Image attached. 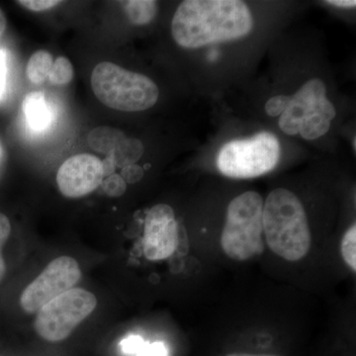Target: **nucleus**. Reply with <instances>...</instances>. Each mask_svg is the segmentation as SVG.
Segmentation results:
<instances>
[{
	"label": "nucleus",
	"instance_id": "f257e3e1",
	"mask_svg": "<svg viewBox=\"0 0 356 356\" xmlns=\"http://www.w3.org/2000/svg\"><path fill=\"white\" fill-rule=\"evenodd\" d=\"M252 24L250 8L240 0H186L175 11L172 33L180 47L196 49L247 36Z\"/></svg>",
	"mask_w": 356,
	"mask_h": 356
},
{
	"label": "nucleus",
	"instance_id": "f03ea898",
	"mask_svg": "<svg viewBox=\"0 0 356 356\" xmlns=\"http://www.w3.org/2000/svg\"><path fill=\"white\" fill-rule=\"evenodd\" d=\"M264 233L269 248L281 259L297 261L310 250L312 238L305 208L293 192L274 189L264 203Z\"/></svg>",
	"mask_w": 356,
	"mask_h": 356
},
{
	"label": "nucleus",
	"instance_id": "7ed1b4c3",
	"mask_svg": "<svg viewBox=\"0 0 356 356\" xmlns=\"http://www.w3.org/2000/svg\"><path fill=\"white\" fill-rule=\"evenodd\" d=\"M90 81L97 99L118 111H144L153 107L159 99V88L149 77L113 63L102 62L96 65Z\"/></svg>",
	"mask_w": 356,
	"mask_h": 356
},
{
	"label": "nucleus",
	"instance_id": "20e7f679",
	"mask_svg": "<svg viewBox=\"0 0 356 356\" xmlns=\"http://www.w3.org/2000/svg\"><path fill=\"white\" fill-rule=\"evenodd\" d=\"M264 203L254 191L245 192L229 203L221 245L231 259L248 261L264 252Z\"/></svg>",
	"mask_w": 356,
	"mask_h": 356
},
{
	"label": "nucleus",
	"instance_id": "39448f33",
	"mask_svg": "<svg viewBox=\"0 0 356 356\" xmlns=\"http://www.w3.org/2000/svg\"><path fill=\"white\" fill-rule=\"evenodd\" d=\"M281 154L280 140L268 132L250 139L234 140L222 147L217 165L224 175L233 178H254L271 172Z\"/></svg>",
	"mask_w": 356,
	"mask_h": 356
},
{
	"label": "nucleus",
	"instance_id": "423d86ee",
	"mask_svg": "<svg viewBox=\"0 0 356 356\" xmlns=\"http://www.w3.org/2000/svg\"><path fill=\"white\" fill-rule=\"evenodd\" d=\"M96 306L95 294L83 288H72L51 300L37 313L35 332L50 343L65 341L95 310Z\"/></svg>",
	"mask_w": 356,
	"mask_h": 356
},
{
	"label": "nucleus",
	"instance_id": "0eeeda50",
	"mask_svg": "<svg viewBox=\"0 0 356 356\" xmlns=\"http://www.w3.org/2000/svg\"><path fill=\"white\" fill-rule=\"evenodd\" d=\"M81 278V268L74 257H57L25 288L21 307L27 313H38L51 300L76 286Z\"/></svg>",
	"mask_w": 356,
	"mask_h": 356
},
{
	"label": "nucleus",
	"instance_id": "6e6552de",
	"mask_svg": "<svg viewBox=\"0 0 356 356\" xmlns=\"http://www.w3.org/2000/svg\"><path fill=\"white\" fill-rule=\"evenodd\" d=\"M177 243L178 229L175 211L166 204L154 206L147 213L145 220L143 238L145 257L152 261H163L173 254Z\"/></svg>",
	"mask_w": 356,
	"mask_h": 356
},
{
	"label": "nucleus",
	"instance_id": "1a4fd4ad",
	"mask_svg": "<svg viewBox=\"0 0 356 356\" xmlns=\"http://www.w3.org/2000/svg\"><path fill=\"white\" fill-rule=\"evenodd\" d=\"M104 179L102 161L89 154L70 156L60 166L57 184L67 198H81L97 189Z\"/></svg>",
	"mask_w": 356,
	"mask_h": 356
},
{
	"label": "nucleus",
	"instance_id": "9d476101",
	"mask_svg": "<svg viewBox=\"0 0 356 356\" xmlns=\"http://www.w3.org/2000/svg\"><path fill=\"white\" fill-rule=\"evenodd\" d=\"M325 97L327 88L324 81L320 79L307 81L294 95L290 96L289 105L280 118L281 131L289 136L299 134L300 125L303 119L317 108Z\"/></svg>",
	"mask_w": 356,
	"mask_h": 356
},
{
	"label": "nucleus",
	"instance_id": "9b49d317",
	"mask_svg": "<svg viewBox=\"0 0 356 356\" xmlns=\"http://www.w3.org/2000/svg\"><path fill=\"white\" fill-rule=\"evenodd\" d=\"M337 111L327 97L322 100L317 108L307 115L302 121L299 134L305 140H316L329 132L331 121L336 118Z\"/></svg>",
	"mask_w": 356,
	"mask_h": 356
},
{
	"label": "nucleus",
	"instance_id": "f8f14e48",
	"mask_svg": "<svg viewBox=\"0 0 356 356\" xmlns=\"http://www.w3.org/2000/svg\"><path fill=\"white\" fill-rule=\"evenodd\" d=\"M22 107L28 123L34 130H44L50 125L51 112L42 91L31 92L26 96Z\"/></svg>",
	"mask_w": 356,
	"mask_h": 356
},
{
	"label": "nucleus",
	"instance_id": "ddd939ff",
	"mask_svg": "<svg viewBox=\"0 0 356 356\" xmlns=\"http://www.w3.org/2000/svg\"><path fill=\"white\" fill-rule=\"evenodd\" d=\"M53 64V56L48 51H37L28 60L26 74L32 83H44L50 76Z\"/></svg>",
	"mask_w": 356,
	"mask_h": 356
},
{
	"label": "nucleus",
	"instance_id": "4468645a",
	"mask_svg": "<svg viewBox=\"0 0 356 356\" xmlns=\"http://www.w3.org/2000/svg\"><path fill=\"white\" fill-rule=\"evenodd\" d=\"M121 6L133 24L147 25L156 17V2L153 0H129Z\"/></svg>",
	"mask_w": 356,
	"mask_h": 356
},
{
	"label": "nucleus",
	"instance_id": "2eb2a0df",
	"mask_svg": "<svg viewBox=\"0 0 356 356\" xmlns=\"http://www.w3.org/2000/svg\"><path fill=\"white\" fill-rule=\"evenodd\" d=\"M74 74V67L69 58L58 57L54 60L48 79L54 86H64L72 81Z\"/></svg>",
	"mask_w": 356,
	"mask_h": 356
},
{
	"label": "nucleus",
	"instance_id": "dca6fc26",
	"mask_svg": "<svg viewBox=\"0 0 356 356\" xmlns=\"http://www.w3.org/2000/svg\"><path fill=\"white\" fill-rule=\"evenodd\" d=\"M355 245L356 227L355 224H353L344 234L343 242H341V255L344 261L353 271L356 269Z\"/></svg>",
	"mask_w": 356,
	"mask_h": 356
},
{
	"label": "nucleus",
	"instance_id": "f3484780",
	"mask_svg": "<svg viewBox=\"0 0 356 356\" xmlns=\"http://www.w3.org/2000/svg\"><path fill=\"white\" fill-rule=\"evenodd\" d=\"M103 191L109 197H119L125 193L127 184L119 175H111L102 181Z\"/></svg>",
	"mask_w": 356,
	"mask_h": 356
},
{
	"label": "nucleus",
	"instance_id": "a211bd4d",
	"mask_svg": "<svg viewBox=\"0 0 356 356\" xmlns=\"http://www.w3.org/2000/svg\"><path fill=\"white\" fill-rule=\"evenodd\" d=\"M11 233V225L8 218L0 213V282L3 280L6 273V264L2 255V248L6 245Z\"/></svg>",
	"mask_w": 356,
	"mask_h": 356
},
{
	"label": "nucleus",
	"instance_id": "6ab92c4d",
	"mask_svg": "<svg viewBox=\"0 0 356 356\" xmlns=\"http://www.w3.org/2000/svg\"><path fill=\"white\" fill-rule=\"evenodd\" d=\"M290 103V97L286 95H276L266 103V112L271 117L281 116Z\"/></svg>",
	"mask_w": 356,
	"mask_h": 356
},
{
	"label": "nucleus",
	"instance_id": "aec40b11",
	"mask_svg": "<svg viewBox=\"0 0 356 356\" xmlns=\"http://www.w3.org/2000/svg\"><path fill=\"white\" fill-rule=\"evenodd\" d=\"M17 3L28 10L42 13V11L49 10V9L58 6V4L62 3V1H58V0H19Z\"/></svg>",
	"mask_w": 356,
	"mask_h": 356
},
{
	"label": "nucleus",
	"instance_id": "412c9836",
	"mask_svg": "<svg viewBox=\"0 0 356 356\" xmlns=\"http://www.w3.org/2000/svg\"><path fill=\"white\" fill-rule=\"evenodd\" d=\"M146 341L140 337L132 336L126 337L121 341L120 346L124 353L137 355L144 348Z\"/></svg>",
	"mask_w": 356,
	"mask_h": 356
},
{
	"label": "nucleus",
	"instance_id": "4be33fe9",
	"mask_svg": "<svg viewBox=\"0 0 356 356\" xmlns=\"http://www.w3.org/2000/svg\"><path fill=\"white\" fill-rule=\"evenodd\" d=\"M121 177L125 180L126 184H136L144 177V170L140 165L134 163L123 168Z\"/></svg>",
	"mask_w": 356,
	"mask_h": 356
},
{
	"label": "nucleus",
	"instance_id": "5701e85b",
	"mask_svg": "<svg viewBox=\"0 0 356 356\" xmlns=\"http://www.w3.org/2000/svg\"><path fill=\"white\" fill-rule=\"evenodd\" d=\"M136 356H168V351L163 343H146L142 350Z\"/></svg>",
	"mask_w": 356,
	"mask_h": 356
},
{
	"label": "nucleus",
	"instance_id": "b1692460",
	"mask_svg": "<svg viewBox=\"0 0 356 356\" xmlns=\"http://www.w3.org/2000/svg\"><path fill=\"white\" fill-rule=\"evenodd\" d=\"M6 53L4 50H0V98L6 92Z\"/></svg>",
	"mask_w": 356,
	"mask_h": 356
},
{
	"label": "nucleus",
	"instance_id": "393cba45",
	"mask_svg": "<svg viewBox=\"0 0 356 356\" xmlns=\"http://www.w3.org/2000/svg\"><path fill=\"white\" fill-rule=\"evenodd\" d=\"M327 4L337 7H341V8H353L356 6L355 0H327Z\"/></svg>",
	"mask_w": 356,
	"mask_h": 356
},
{
	"label": "nucleus",
	"instance_id": "a878e982",
	"mask_svg": "<svg viewBox=\"0 0 356 356\" xmlns=\"http://www.w3.org/2000/svg\"><path fill=\"white\" fill-rule=\"evenodd\" d=\"M103 165V172H104V177H110V175H113L114 168H115V161L113 158L111 156H108V158L105 159L104 161H102Z\"/></svg>",
	"mask_w": 356,
	"mask_h": 356
},
{
	"label": "nucleus",
	"instance_id": "bb28decb",
	"mask_svg": "<svg viewBox=\"0 0 356 356\" xmlns=\"http://www.w3.org/2000/svg\"><path fill=\"white\" fill-rule=\"evenodd\" d=\"M6 29V17L4 15V13H2L1 9H0V38H1L2 35H3L4 31Z\"/></svg>",
	"mask_w": 356,
	"mask_h": 356
},
{
	"label": "nucleus",
	"instance_id": "cd10ccee",
	"mask_svg": "<svg viewBox=\"0 0 356 356\" xmlns=\"http://www.w3.org/2000/svg\"><path fill=\"white\" fill-rule=\"evenodd\" d=\"M228 356H277V355H229Z\"/></svg>",
	"mask_w": 356,
	"mask_h": 356
}]
</instances>
